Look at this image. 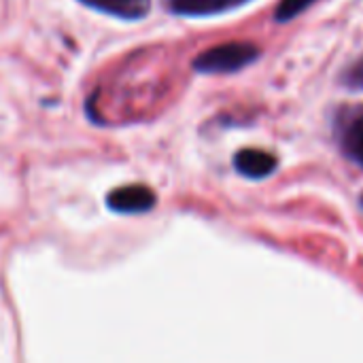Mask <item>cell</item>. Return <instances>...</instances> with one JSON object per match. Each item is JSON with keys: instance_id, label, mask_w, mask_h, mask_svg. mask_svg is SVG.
<instances>
[{"instance_id": "obj_4", "label": "cell", "mask_w": 363, "mask_h": 363, "mask_svg": "<svg viewBox=\"0 0 363 363\" xmlns=\"http://www.w3.org/2000/svg\"><path fill=\"white\" fill-rule=\"evenodd\" d=\"M81 2L123 19H136L149 11V0H81Z\"/></svg>"}, {"instance_id": "obj_5", "label": "cell", "mask_w": 363, "mask_h": 363, "mask_svg": "<svg viewBox=\"0 0 363 363\" xmlns=\"http://www.w3.org/2000/svg\"><path fill=\"white\" fill-rule=\"evenodd\" d=\"M238 2L242 0H172V9L181 15H211Z\"/></svg>"}, {"instance_id": "obj_2", "label": "cell", "mask_w": 363, "mask_h": 363, "mask_svg": "<svg viewBox=\"0 0 363 363\" xmlns=\"http://www.w3.org/2000/svg\"><path fill=\"white\" fill-rule=\"evenodd\" d=\"M106 206L115 213H121V215L147 213L155 206V194L143 185L121 187V189L111 191V196L106 198Z\"/></svg>"}, {"instance_id": "obj_6", "label": "cell", "mask_w": 363, "mask_h": 363, "mask_svg": "<svg viewBox=\"0 0 363 363\" xmlns=\"http://www.w3.org/2000/svg\"><path fill=\"white\" fill-rule=\"evenodd\" d=\"M347 145H349V151L353 153V157L363 166V115L357 117L355 123L351 125L349 136H347Z\"/></svg>"}, {"instance_id": "obj_3", "label": "cell", "mask_w": 363, "mask_h": 363, "mask_svg": "<svg viewBox=\"0 0 363 363\" xmlns=\"http://www.w3.org/2000/svg\"><path fill=\"white\" fill-rule=\"evenodd\" d=\"M236 170L249 179H264L277 170V160L274 155L259 151V149H245L236 155L234 160Z\"/></svg>"}, {"instance_id": "obj_7", "label": "cell", "mask_w": 363, "mask_h": 363, "mask_svg": "<svg viewBox=\"0 0 363 363\" xmlns=\"http://www.w3.org/2000/svg\"><path fill=\"white\" fill-rule=\"evenodd\" d=\"M311 2H315V0H281L279 9H277V19L279 21H289L296 15H300Z\"/></svg>"}, {"instance_id": "obj_1", "label": "cell", "mask_w": 363, "mask_h": 363, "mask_svg": "<svg viewBox=\"0 0 363 363\" xmlns=\"http://www.w3.org/2000/svg\"><path fill=\"white\" fill-rule=\"evenodd\" d=\"M259 55L257 47L251 43H225L217 45L204 53H200L194 62V68L206 74H221V72H236L251 64Z\"/></svg>"}]
</instances>
